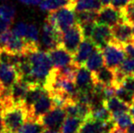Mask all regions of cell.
<instances>
[{"mask_svg":"<svg viewBox=\"0 0 134 133\" xmlns=\"http://www.w3.org/2000/svg\"><path fill=\"white\" fill-rule=\"evenodd\" d=\"M27 55L32 67L30 84L40 85L44 87L52 70L54 69L53 64L48 52L37 50L34 52H29Z\"/></svg>","mask_w":134,"mask_h":133,"instance_id":"cell-1","label":"cell"},{"mask_svg":"<svg viewBox=\"0 0 134 133\" xmlns=\"http://www.w3.org/2000/svg\"><path fill=\"white\" fill-rule=\"evenodd\" d=\"M1 115L7 131L18 133L28 119V110L23 104H11L1 108Z\"/></svg>","mask_w":134,"mask_h":133,"instance_id":"cell-2","label":"cell"},{"mask_svg":"<svg viewBox=\"0 0 134 133\" xmlns=\"http://www.w3.org/2000/svg\"><path fill=\"white\" fill-rule=\"evenodd\" d=\"M106 67L112 70H116L126 59V53L122 46L114 42L108 44L102 50Z\"/></svg>","mask_w":134,"mask_h":133,"instance_id":"cell-3","label":"cell"},{"mask_svg":"<svg viewBox=\"0 0 134 133\" xmlns=\"http://www.w3.org/2000/svg\"><path fill=\"white\" fill-rule=\"evenodd\" d=\"M48 15L54 20L57 27L61 34L65 33L77 24L76 13L73 7H63L49 13Z\"/></svg>","mask_w":134,"mask_h":133,"instance_id":"cell-4","label":"cell"},{"mask_svg":"<svg viewBox=\"0 0 134 133\" xmlns=\"http://www.w3.org/2000/svg\"><path fill=\"white\" fill-rule=\"evenodd\" d=\"M83 39H84V37H83L80 26L77 23L68 31L62 34L61 46L67 51H69V53L74 56Z\"/></svg>","mask_w":134,"mask_h":133,"instance_id":"cell-5","label":"cell"},{"mask_svg":"<svg viewBox=\"0 0 134 133\" xmlns=\"http://www.w3.org/2000/svg\"><path fill=\"white\" fill-rule=\"evenodd\" d=\"M54 108H56V105L53 101V99L46 90L42 96L28 109V119L38 120L41 117L48 113Z\"/></svg>","mask_w":134,"mask_h":133,"instance_id":"cell-6","label":"cell"},{"mask_svg":"<svg viewBox=\"0 0 134 133\" xmlns=\"http://www.w3.org/2000/svg\"><path fill=\"white\" fill-rule=\"evenodd\" d=\"M67 118L65 110L61 107H56L48 113L44 115L38 119V121L44 126L46 130H56L60 132L62 125Z\"/></svg>","mask_w":134,"mask_h":133,"instance_id":"cell-7","label":"cell"},{"mask_svg":"<svg viewBox=\"0 0 134 133\" xmlns=\"http://www.w3.org/2000/svg\"><path fill=\"white\" fill-rule=\"evenodd\" d=\"M112 31V42L120 46H125L134 41L132 25L126 21L120 22L111 28Z\"/></svg>","mask_w":134,"mask_h":133,"instance_id":"cell-8","label":"cell"},{"mask_svg":"<svg viewBox=\"0 0 134 133\" xmlns=\"http://www.w3.org/2000/svg\"><path fill=\"white\" fill-rule=\"evenodd\" d=\"M124 21L122 11L113 8L111 5L103 7L98 13L97 23L108 27H114L120 22Z\"/></svg>","mask_w":134,"mask_h":133,"instance_id":"cell-9","label":"cell"},{"mask_svg":"<svg viewBox=\"0 0 134 133\" xmlns=\"http://www.w3.org/2000/svg\"><path fill=\"white\" fill-rule=\"evenodd\" d=\"M19 79L16 67L0 63V91L10 90L14 84Z\"/></svg>","mask_w":134,"mask_h":133,"instance_id":"cell-10","label":"cell"},{"mask_svg":"<svg viewBox=\"0 0 134 133\" xmlns=\"http://www.w3.org/2000/svg\"><path fill=\"white\" fill-rule=\"evenodd\" d=\"M90 40L94 43L96 48L102 50L108 44L112 42V31L108 26L97 23L94 27Z\"/></svg>","mask_w":134,"mask_h":133,"instance_id":"cell-11","label":"cell"},{"mask_svg":"<svg viewBox=\"0 0 134 133\" xmlns=\"http://www.w3.org/2000/svg\"><path fill=\"white\" fill-rule=\"evenodd\" d=\"M54 68H61V67L74 64V57L72 54L65 49L63 47H57L56 48L48 52Z\"/></svg>","mask_w":134,"mask_h":133,"instance_id":"cell-12","label":"cell"},{"mask_svg":"<svg viewBox=\"0 0 134 133\" xmlns=\"http://www.w3.org/2000/svg\"><path fill=\"white\" fill-rule=\"evenodd\" d=\"M75 84L78 91L80 92H90L93 91L95 81L93 74L84 66L80 67L77 70L75 77Z\"/></svg>","mask_w":134,"mask_h":133,"instance_id":"cell-13","label":"cell"},{"mask_svg":"<svg viewBox=\"0 0 134 133\" xmlns=\"http://www.w3.org/2000/svg\"><path fill=\"white\" fill-rule=\"evenodd\" d=\"M96 46L90 39L84 38L81 44L79 47L78 50L75 53L74 57V64L78 67H83L88 57L91 56V54L95 51Z\"/></svg>","mask_w":134,"mask_h":133,"instance_id":"cell-14","label":"cell"},{"mask_svg":"<svg viewBox=\"0 0 134 133\" xmlns=\"http://www.w3.org/2000/svg\"><path fill=\"white\" fill-rule=\"evenodd\" d=\"M93 78L95 83L101 84L105 87H117L116 72L107 67H103L96 73H93Z\"/></svg>","mask_w":134,"mask_h":133,"instance_id":"cell-15","label":"cell"},{"mask_svg":"<svg viewBox=\"0 0 134 133\" xmlns=\"http://www.w3.org/2000/svg\"><path fill=\"white\" fill-rule=\"evenodd\" d=\"M30 87L31 85H29L24 80H18L10 89L11 100H12L13 103L14 104H23Z\"/></svg>","mask_w":134,"mask_h":133,"instance_id":"cell-16","label":"cell"},{"mask_svg":"<svg viewBox=\"0 0 134 133\" xmlns=\"http://www.w3.org/2000/svg\"><path fill=\"white\" fill-rule=\"evenodd\" d=\"M75 0H42L39 4L41 10L51 13L63 7H74Z\"/></svg>","mask_w":134,"mask_h":133,"instance_id":"cell-17","label":"cell"},{"mask_svg":"<svg viewBox=\"0 0 134 133\" xmlns=\"http://www.w3.org/2000/svg\"><path fill=\"white\" fill-rule=\"evenodd\" d=\"M104 64L105 61L102 51L99 48H96L95 51L91 54V56L86 61L85 67L93 74V73H96L99 69L102 68L104 67Z\"/></svg>","mask_w":134,"mask_h":133,"instance_id":"cell-18","label":"cell"},{"mask_svg":"<svg viewBox=\"0 0 134 133\" xmlns=\"http://www.w3.org/2000/svg\"><path fill=\"white\" fill-rule=\"evenodd\" d=\"M104 105L108 108V110L111 113L112 118L119 114L123 113V112H128L130 109V107L119 100L117 97H113V98L105 100Z\"/></svg>","mask_w":134,"mask_h":133,"instance_id":"cell-19","label":"cell"},{"mask_svg":"<svg viewBox=\"0 0 134 133\" xmlns=\"http://www.w3.org/2000/svg\"><path fill=\"white\" fill-rule=\"evenodd\" d=\"M99 0H75L74 10L75 12H83V11H96L99 12L102 8Z\"/></svg>","mask_w":134,"mask_h":133,"instance_id":"cell-20","label":"cell"},{"mask_svg":"<svg viewBox=\"0 0 134 133\" xmlns=\"http://www.w3.org/2000/svg\"><path fill=\"white\" fill-rule=\"evenodd\" d=\"M45 91H46V89H45V88L43 86L33 85L30 87L29 90H28L27 96L25 98V100L23 102V105L27 108V110L33 106V104L36 101L42 96Z\"/></svg>","mask_w":134,"mask_h":133,"instance_id":"cell-21","label":"cell"},{"mask_svg":"<svg viewBox=\"0 0 134 133\" xmlns=\"http://www.w3.org/2000/svg\"><path fill=\"white\" fill-rule=\"evenodd\" d=\"M83 120L79 118L67 117L60 129V133H79Z\"/></svg>","mask_w":134,"mask_h":133,"instance_id":"cell-22","label":"cell"},{"mask_svg":"<svg viewBox=\"0 0 134 133\" xmlns=\"http://www.w3.org/2000/svg\"><path fill=\"white\" fill-rule=\"evenodd\" d=\"M46 129L38 120L27 119L18 133H42Z\"/></svg>","mask_w":134,"mask_h":133,"instance_id":"cell-23","label":"cell"},{"mask_svg":"<svg viewBox=\"0 0 134 133\" xmlns=\"http://www.w3.org/2000/svg\"><path fill=\"white\" fill-rule=\"evenodd\" d=\"M112 120L114 122L115 126L125 130V131L131 125L133 124V119L129 111L123 112V113L115 116V117L112 118Z\"/></svg>","mask_w":134,"mask_h":133,"instance_id":"cell-24","label":"cell"},{"mask_svg":"<svg viewBox=\"0 0 134 133\" xmlns=\"http://www.w3.org/2000/svg\"><path fill=\"white\" fill-rule=\"evenodd\" d=\"M90 118L97 119V120L105 121V122L112 120L111 113L108 110V108L105 107L104 104L101 105V106L97 107V108H93V109H91Z\"/></svg>","mask_w":134,"mask_h":133,"instance_id":"cell-25","label":"cell"},{"mask_svg":"<svg viewBox=\"0 0 134 133\" xmlns=\"http://www.w3.org/2000/svg\"><path fill=\"white\" fill-rule=\"evenodd\" d=\"M25 40L27 41L29 45L33 47H36L39 49L38 43H39V31L38 28L34 24H28L27 32L26 35Z\"/></svg>","mask_w":134,"mask_h":133,"instance_id":"cell-26","label":"cell"},{"mask_svg":"<svg viewBox=\"0 0 134 133\" xmlns=\"http://www.w3.org/2000/svg\"><path fill=\"white\" fill-rule=\"evenodd\" d=\"M115 96L120 100H121L122 102L125 103L126 105H128L129 107L132 106L134 104V94L130 92V91H128L127 89L122 88L121 86L116 87Z\"/></svg>","mask_w":134,"mask_h":133,"instance_id":"cell-27","label":"cell"},{"mask_svg":"<svg viewBox=\"0 0 134 133\" xmlns=\"http://www.w3.org/2000/svg\"><path fill=\"white\" fill-rule=\"evenodd\" d=\"M115 71L119 74L122 75L123 77L134 75V59L127 57L121 63V65Z\"/></svg>","mask_w":134,"mask_h":133,"instance_id":"cell-28","label":"cell"},{"mask_svg":"<svg viewBox=\"0 0 134 133\" xmlns=\"http://www.w3.org/2000/svg\"><path fill=\"white\" fill-rule=\"evenodd\" d=\"M76 13V20L78 24L90 23L95 22L97 23L98 13L96 11H83V12H75Z\"/></svg>","mask_w":134,"mask_h":133,"instance_id":"cell-29","label":"cell"},{"mask_svg":"<svg viewBox=\"0 0 134 133\" xmlns=\"http://www.w3.org/2000/svg\"><path fill=\"white\" fill-rule=\"evenodd\" d=\"M16 16V9L13 5L4 4L0 5V18L12 24Z\"/></svg>","mask_w":134,"mask_h":133,"instance_id":"cell-30","label":"cell"},{"mask_svg":"<svg viewBox=\"0 0 134 133\" xmlns=\"http://www.w3.org/2000/svg\"><path fill=\"white\" fill-rule=\"evenodd\" d=\"M27 27H28V24L25 23V22H18L11 29V32H12L14 36H16V37L25 39L26 35H27Z\"/></svg>","mask_w":134,"mask_h":133,"instance_id":"cell-31","label":"cell"},{"mask_svg":"<svg viewBox=\"0 0 134 133\" xmlns=\"http://www.w3.org/2000/svg\"><path fill=\"white\" fill-rule=\"evenodd\" d=\"M124 21L131 25H134V0L131 2L125 8L122 10Z\"/></svg>","mask_w":134,"mask_h":133,"instance_id":"cell-32","label":"cell"},{"mask_svg":"<svg viewBox=\"0 0 134 133\" xmlns=\"http://www.w3.org/2000/svg\"><path fill=\"white\" fill-rule=\"evenodd\" d=\"M95 22H90V23H83V24H79L80 26L81 31H82L83 34V37L87 39H90L91 37V35L93 33L94 27L96 26Z\"/></svg>","mask_w":134,"mask_h":133,"instance_id":"cell-33","label":"cell"},{"mask_svg":"<svg viewBox=\"0 0 134 133\" xmlns=\"http://www.w3.org/2000/svg\"><path fill=\"white\" fill-rule=\"evenodd\" d=\"M120 86H121L122 88L134 94V75H129V76L124 77Z\"/></svg>","mask_w":134,"mask_h":133,"instance_id":"cell-34","label":"cell"},{"mask_svg":"<svg viewBox=\"0 0 134 133\" xmlns=\"http://www.w3.org/2000/svg\"><path fill=\"white\" fill-rule=\"evenodd\" d=\"M132 0H112L111 1V7L117 10L122 11Z\"/></svg>","mask_w":134,"mask_h":133,"instance_id":"cell-35","label":"cell"},{"mask_svg":"<svg viewBox=\"0 0 134 133\" xmlns=\"http://www.w3.org/2000/svg\"><path fill=\"white\" fill-rule=\"evenodd\" d=\"M123 48L126 53V56H128L129 57L134 59V41L125 45V46H123Z\"/></svg>","mask_w":134,"mask_h":133,"instance_id":"cell-36","label":"cell"},{"mask_svg":"<svg viewBox=\"0 0 134 133\" xmlns=\"http://www.w3.org/2000/svg\"><path fill=\"white\" fill-rule=\"evenodd\" d=\"M11 23L5 21V20L0 18V35H2L3 33H5V31L9 30V27H10Z\"/></svg>","mask_w":134,"mask_h":133,"instance_id":"cell-37","label":"cell"},{"mask_svg":"<svg viewBox=\"0 0 134 133\" xmlns=\"http://www.w3.org/2000/svg\"><path fill=\"white\" fill-rule=\"evenodd\" d=\"M18 1H20L21 3L25 4V5H39L42 0H18Z\"/></svg>","mask_w":134,"mask_h":133,"instance_id":"cell-38","label":"cell"},{"mask_svg":"<svg viewBox=\"0 0 134 133\" xmlns=\"http://www.w3.org/2000/svg\"><path fill=\"white\" fill-rule=\"evenodd\" d=\"M0 133H7V130H5V125H4V122H3V119H2L1 108H0Z\"/></svg>","mask_w":134,"mask_h":133,"instance_id":"cell-39","label":"cell"},{"mask_svg":"<svg viewBox=\"0 0 134 133\" xmlns=\"http://www.w3.org/2000/svg\"><path fill=\"white\" fill-rule=\"evenodd\" d=\"M110 133H126V131H125V130H121V129H120V128H118V127L115 126V128L113 129L112 130H111Z\"/></svg>","mask_w":134,"mask_h":133,"instance_id":"cell-40","label":"cell"},{"mask_svg":"<svg viewBox=\"0 0 134 133\" xmlns=\"http://www.w3.org/2000/svg\"><path fill=\"white\" fill-rule=\"evenodd\" d=\"M99 1H100L102 7H107V5H109L111 3L112 0H99Z\"/></svg>","mask_w":134,"mask_h":133,"instance_id":"cell-41","label":"cell"},{"mask_svg":"<svg viewBox=\"0 0 134 133\" xmlns=\"http://www.w3.org/2000/svg\"><path fill=\"white\" fill-rule=\"evenodd\" d=\"M126 133H134V123L126 130Z\"/></svg>","mask_w":134,"mask_h":133,"instance_id":"cell-42","label":"cell"},{"mask_svg":"<svg viewBox=\"0 0 134 133\" xmlns=\"http://www.w3.org/2000/svg\"><path fill=\"white\" fill-rule=\"evenodd\" d=\"M129 112H130V114L131 115V117H132V119H133V121H134V105L130 107Z\"/></svg>","mask_w":134,"mask_h":133,"instance_id":"cell-43","label":"cell"},{"mask_svg":"<svg viewBox=\"0 0 134 133\" xmlns=\"http://www.w3.org/2000/svg\"><path fill=\"white\" fill-rule=\"evenodd\" d=\"M42 133H60V132L56 131V130H45Z\"/></svg>","mask_w":134,"mask_h":133,"instance_id":"cell-44","label":"cell"},{"mask_svg":"<svg viewBox=\"0 0 134 133\" xmlns=\"http://www.w3.org/2000/svg\"><path fill=\"white\" fill-rule=\"evenodd\" d=\"M133 27V36H134V25H133V27Z\"/></svg>","mask_w":134,"mask_h":133,"instance_id":"cell-45","label":"cell"},{"mask_svg":"<svg viewBox=\"0 0 134 133\" xmlns=\"http://www.w3.org/2000/svg\"><path fill=\"white\" fill-rule=\"evenodd\" d=\"M3 1H7V0H3Z\"/></svg>","mask_w":134,"mask_h":133,"instance_id":"cell-46","label":"cell"},{"mask_svg":"<svg viewBox=\"0 0 134 133\" xmlns=\"http://www.w3.org/2000/svg\"><path fill=\"white\" fill-rule=\"evenodd\" d=\"M133 105H134V104H133Z\"/></svg>","mask_w":134,"mask_h":133,"instance_id":"cell-47","label":"cell"}]
</instances>
